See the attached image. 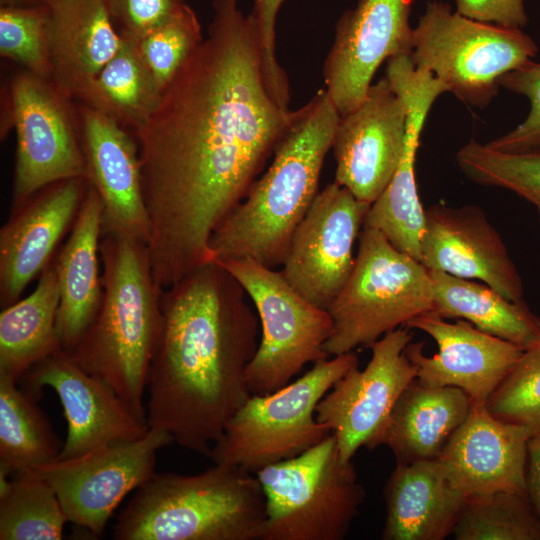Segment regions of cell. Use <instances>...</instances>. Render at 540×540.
<instances>
[{
  "instance_id": "cell-5",
  "label": "cell",
  "mask_w": 540,
  "mask_h": 540,
  "mask_svg": "<svg viewBox=\"0 0 540 540\" xmlns=\"http://www.w3.org/2000/svg\"><path fill=\"white\" fill-rule=\"evenodd\" d=\"M265 497L255 474L214 463L155 473L119 514L115 540H262Z\"/></svg>"
},
{
  "instance_id": "cell-30",
  "label": "cell",
  "mask_w": 540,
  "mask_h": 540,
  "mask_svg": "<svg viewBox=\"0 0 540 540\" xmlns=\"http://www.w3.org/2000/svg\"><path fill=\"white\" fill-rule=\"evenodd\" d=\"M115 56L101 69L79 99L123 128L133 131L156 109L162 90L140 55L135 42L122 37Z\"/></svg>"
},
{
  "instance_id": "cell-9",
  "label": "cell",
  "mask_w": 540,
  "mask_h": 540,
  "mask_svg": "<svg viewBox=\"0 0 540 540\" xmlns=\"http://www.w3.org/2000/svg\"><path fill=\"white\" fill-rule=\"evenodd\" d=\"M537 53V44L522 29L473 20L448 3L431 1L413 30L409 57L458 99L483 109L498 94L501 77Z\"/></svg>"
},
{
  "instance_id": "cell-18",
  "label": "cell",
  "mask_w": 540,
  "mask_h": 540,
  "mask_svg": "<svg viewBox=\"0 0 540 540\" xmlns=\"http://www.w3.org/2000/svg\"><path fill=\"white\" fill-rule=\"evenodd\" d=\"M386 78L407 104L406 138L398 168L385 190L370 205L363 226L380 231L395 248L421 262L425 209L415 177L416 153L433 103L449 89L431 73L415 68L409 55L389 59Z\"/></svg>"
},
{
  "instance_id": "cell-10",
  "label": "cell",
  "mask_w": 540,
  "mask_h": 540,
  "mask_svg": "<svg viewBox=\"0 0 540 540\" xmlns=\"http://www.w3.org/2000/svg\"><path fill=\"white\" fill-rule=\"evenodd\" d=\"M243 288L261 326L257 350L246 368L251 394L265 395L289 384L305 365L329 358V312L301 296L281 271L250 258L214 261Z\"/></svg>"
},
{
  "instance_id": "cell-23",
  "label": "cell",
  "mask_w": 540,
  "mask_h": 540,
  "mask_svg": "<svg viewBox=\"0 0 540 540\" xmlns=\"http://www.w3.org/2000/svg\"><path fill=\"white\" fill-rule=\"evenodd\" d=\"M81 118L87 181L103 205L102 235H122L147 245L151 223L136 140L115 120L89 106L81 109Z\"/></svg>"
},
{
  "instance_id": "cell-13",
  "label": "cell",
  "mask_w": 540,
  "mask_h": 540,
  "mask_svg": "<svg viewBox=\"0 0 540 540\" xmlns=\"http://www.w3.org/2000/svg\"><path fill=\"white\" fill-rule=\"evenodd\" d=\"M369 207L334 181L317 193L297 226L281 273L312 304L328 310L345 285Z\"/></svg>"
},
{
  "instance_id": "cell-17",
  "label": "cell",
  "mask_w": 540,
  "mask_h": 540,
  "mask_svg": "<svg viewBox=\"0 0 540 540\" xmlns=\"http://www.w3.org/2000/svg\"><path fill=\"white\" fill-rule=\"evenodd\" d=\"M35 398L43 388L57 394L67 422V436L58 459L80 456L98 447L143 436L140 421L115 390L89 374L64 350L30 368L20 380Z\"/></svg>"
},
{
  "instance_id": "cell-44",
  "label": "cell",
  "mask_w": 540,
  "mask_h": 540,
  "mask_svg": "<svg viewBox=\"0 0 540 540\" xmlns=\"http://www.w3.org/2000/svg\"><path fill=\"white\" fill-rule=\"evenodd\" d=\"M185 1V0H184Z\"/></svg>"
},
{
  "instance_id": "cell-35",
  "label": "cell",
  "mask_w": 540,
  "mask_h": 540,
  "mask_svg": "<svg viewBox=\"0 0 540 540\" xmlns=\"http://www.w3.org/2000/svg\"><path fill=\"white\" fill-rule=\"evenodd\" d=\"M49 26L48 3L28 6L2 5L1 55L22 64L29 73L47 81L51 76Z\"/></svg>"
},
{
  "instance_id": "cell-28",
  "label": "cell",
  "mask_w": 540,
  "mask_h": 540,
  "mask_svg": "<svg viewBox=\"0 0 540 540\" xmlns=\"http://www.w3.org/2000/svg\"><path fill=\"white\" fill-rule=\"evenodd\" d=\"M60 293L53 261L25 298L0 314V377L20 382L37 363L63 350L56 318Z\"/></svg>"
},
{
  "instance_id": "cell-21",
  "label": "cell",
  "mask_w": 540,
  "mask_h": 540,
  "mask_svg": "<svg viewBox=\"0 0 540 540\" xmlns=\"http://www.w3.org/2000/svg\"><path fill=\"white\" fill-rule=\"evenodd\" d=\"M421 263L428 270L481 280L511 301L523 300L521 276L500 234L478 206L427 208Z\"/></svg>"
},
{
  "instance_id": "cell-31",
  "label": "cell",
  "mask_w": 540,
  "mask_h": 540,
  "mask_svg": "<svg viewBox=\"0 0 540 540\" xmlns=\"http://www.w3.org/2000/svg\"><path fill=\"white\" fill-rule=\"evenodd\" d=\"M37 400L0 377V470L8 474L53 462L62 450Z\"/></svg>"
},
{
  "instance_id": "cell-14",
  "label": "cell",
  "mask_w": 540,
  "mask_h": 540,
  "mask_svg": "<svg viewBox=\"0 0 540 540\" xmlns=\"http://www.w3.org/2000/svg\"><path fill=\"white\" fill-rule=\"evenodd\" d=\"M62 99L52 85L29 72L18 75L11 85V115L17 133L12 207L52 183L87 180L83 151Z\"/></svg>"
},
{
  "instance_id": "cell-43",
  "label": "cell",
  "mask_w": 540,
  "mask_h": 540,
  "mask_svg": "<svg viewBox=\"0 0 540 540\" xmlns=\"http://www.w3.org/2000/svg\"><path fill=\"white\" fill-rule=\"evenodd\" d=\"M49 0H1L2 5H19L28 3L29 5H37L47 3Z\"/></svg>"
},
{
  "instance_id": "cell-33",
  "label": "cell",
  "mask_w": 540,
  "mask_h": 540,
  "mask_svg": "<svg viewBox=\"0 0 540 540\" xmlns=\"http://www.w3.org/2000/svg\"><path fill=\"white\" fill-rule=\"evenodd\" d=\"M456 540H540V518L527 496L507 491L465 497Z\"/></svg>"
},
{
  "instance_id": "cell-27",
  "label": "cell",
  "mask_w": 540,
  "mask_h": 540,
  "mask_svg": "<svg viewBox=\"0 0 540 540\" xmlns=\"http://www.w3.org/2000/svg\"><path fill=\"white\" fill-rule=\"evenodd\" d=\"M470 407L471 398L463 390L430 386L415 378L391 412L383 445L397 463L438 459Z\"/></svg>"
},
{
  "instance_id": "cell-22",
  "label": "cell",
  "mask_w": 540,
  "mask_h": 540,
  "mask_svg": "<svg viewBox=\"0 0 540 540\" xmlns=\"http://www.w3.org/2000/svg\"><path fill=\"white\" fill-rule=\"evenodd\" d=\"M533 433L494 417L485 404L471 400L465 421L437 460L464 497L499 491L526 496L528 441Z\"/></svg>"
},
{
  "instance_id": "cell-42",
  "label": "cell",
  "mask_w": 540,
  "mask_h": 540,
  "mask_svg": "<svg viewBox=\"0 0 540 540\" xmlns=\"http://www.w3.org/2000/svg\"><path fill=\"white\" fill-rule=\"evenodd\" d=\"M526 496L540 518V429L528 441Z\"/></svg>"
},
{
  "instance_id": "cell-34",
  "label": "cell",
  "mask_w": 540,
  "mask_h": 540,
  "mask_svg": "<svg viewBox=\"0 0 540 540\" xmlns=\"http://www.w3.org/2000/svg\"><path fill=\"white\" fill-rule=\"evenodd\" d=\"M455 160L469 180L509 190L529 202L540 222V151L508 153L471 140Z\"/></svg>"
},
{
  "instance_id": "cell-39",
  "label": "cell",
  "mask_w": 540,
  "mask_h": 540,
  "mask_svg": "<svg viewBox=\"0 0 540 540\" xmlns=\"http://www.w3.org/2000/svg\"><path fill=\"white\" fill-rule=\"evenodd\" d=\"M113 23L120 36L139 39L171 19L185 4L184 0H106Z\"/></svg>"
},
{
  "instance_id": "cell-12",
  "label": "cell",
  "mask_w": 540,
  "mask_h": 540,
  "mask_svg": "<svg viewBox=\"0 0 540 540\" xmlns=\"http://www.w3.org/2000/svg\"><path fill=\"white\" fill-rule=\"evenodd\" d=\"M174 442L149 427L138 439L110 443L33 469L55 491L68 522L101 536L122 500L156 473L157 453Z\"/></svg>"
},
{
  "instance_id": "cell-2",
  "label": "cell",
  "mask_w": 540,
  "mask_h": 540,
  "mask_svg": "<svg viewBox=\"0 0 540 540\" xmlns=\"http://www.w3.org/2000/svg\"><path fill=\"white\" fill-rule=\"evenodd\" d=\"M245 296L216 262L161 292L147 423L208 457L230 418L252 395L246 368L258 347L259 319Z\"/></svg>"
},
{
  "instance_id": "cell-32",
  "label": "cell",
  "mask_w": 540,
  "mask_h": 540,
  "mask_svg": "<svg viewBox=\"0 0 540 540\" xmlns=\"http://www.w3.org/2000/svg\"><path fill=\"white\" fill-rule=\"evenodd\" d=\"M0 470V539L59 540L68 522L49 483L33 469Z\"/></svg>"
},
{
  "instance_id": "cell-20",
  "label": "cell",
  "mask_w": 540,
  "mask_h": 540,
  "mask_svg": "<svg viewBox=\"0 0 540 540\" xmlns=\"http://www.w3.org/2000/svg\"><path fill=\"white\" fill-rule=\"evenodd\" d=\"M88 181L72 178L52 183L12 207L0 229V305L17 302L25 288L52 262L71 230L86 195Z\"/></svg>"
},
{
  "instance_id": "cell-24",
  "label": "cell",
  "mask_w": 540,
  "mask_h": 540,
  "mask_svg": "<svg viewBox=\"0 0 540 540\" xmlns=\"http://www.w3.org/2000/svg\"><path fill=\"white\" fill-rule=\"evenodd\" d=\"M52 86L65 99L79 98L115 56L122 38L106 0H49Z\"/></svg>"
},
{
  "instance_id": "cell-4",
  "label": "cell",
  "mask_w": 540,
  "mask_h": 540,
  "mask_svg": "<svg viewBox=\"0 0 540 540\" xmlns=\"http://www.w3.org/2000/svg\"><path fill=\"white\" fill-rule=\"evenodd\" d=\"M99 250L101 306L70 354L86 372L108 383L134 415L147 423L144 395L160 328L162 289L153 279L145 243L106 234Z\"/></svg>"
},
{
  "instance_id": "cell-29",
  "label": "cell",
  "mask_w": 540,
  "mask_h": 540,
  "mask_svg": "<svg viewBox=\"0 0 540 540\" xmlns=\"http://www.w3.org/2000/svg\"><path fill=\"white\" fill-rule=\"evenodd\" d=\"M438 316L463 319L477 329L523 350L540 343V318L521 301H511L492 287L448 273L429 270Z\"/></svg>"
},
{
  "instance_id": "cell-26",
  "label": "cell",
  "mask_w": 540,
  "mask_h": 540,
  "mask_svg": "<svg viewBox=\"0 0 540 540\" xmlns=\"http://www.w3.org/2000/svg\"><path fill=\"white\" fill-rule=\"evenodd\" d=\"M383 496V540H442L452 534L465 499L437 459L397 463Z\"/></svg>"
},
{
  "instance_id": "cell-15",
  "label": "cell",
  "mask_w": 540,
  "mask_h": 540,
  "mask_svg": "<svg viewBox=\"0 0 540 540\" xmlns=\"http://www.w3.org/2000/svg\"><path fill=\"white\" fill-rule=\"evenodd\" d=\"M412 2L359 0L340 17L323 76L325 90L341 116L363 102L382 62L410 55Z\"/></svg>"
},
{
  "instance_id": "cell-6",
  "label": "cell",
  "mask_w": 540,
  "mask_h": 540,
  "mask_svg": "<svg viewBox=\"0 0 540 540\" xmlns=\"http://www.w3.org/2000/svg\"><path fill=\"white\" fill-rule=\"evenodd\" d=\"M353 269L328 312L330 356L370 347L386 333L434 309L429 270L378 230L362 227Z\"/></svg>"
},
{
  "instance_id": "cell-8",
  "label": "cell",
  "mask_w": 540,
  "mask_h": 540,
  "mask_svg": "<svg viewBox=\"0 0 540 540\" xmlns=\"http://www.w3.org/2000/svg\"><path fill=\"white\" fill-rule=\"evenodd\" d=\"M255 475L265 497L262 540H342L366 497L332 433Z\"/></svg>"
},
{
  "instance_id": "cell-7",
  "label": "cell",
  "mask_w": 540,
  "mask_h": 540,
  "mask_svg": "<svg viewBox=\"0 0 540 540\" xmlns=\"http://www.w3.org/2000/svg\"><path fill=\"white\" fill-rule=\"evenodd\" d=\"M358 363L353 351L335 355L313 363L305 374L272 393L252 394L230 418L209 457L255 474L315 446L331 434L316 419L317 404Z\"/></svg>"
},
{
  "instance_id": "cell-41",
  "label": "cell",
  "mask_w": 540,
  "mask_h": 540,
  "mask_svg": "<svg viewBox=\"0 0 540 540\" xmlns=\"http://www.w3.org/2000/svg\"><path fill=\"white\" fill-rule=\"evenodd\" d=\"M526 0H455L456 11L470 19L507 28L523 29L528 24Z\"/></svg>"
},
{
  "instance_id": "cell-11",
  "label": "cell",
  "mask_w": 540,
  "mask_h": 540,
  "mask_svg": "<svg viewBox=\"0 0 540 540\" xmlns=\"http://www.w3.org/2000/svg\"><path fill=\"white\" fill-rule=\"evenodd\" d=\"M412 338L405 326L386 333L370 345L366 367L350 369L317 404L316 419L335 436L343 463L352 462L362 447L383 445L391 412L417 377V368L405 354Z\"/></svg>"
},
{
  "instance_id": "cell-19",
  "label": "cell",
  "mask_w": 540,
  "mask_h": 540,
  "mask_svg": "<svg viewBox=\"0 0 540 540\" xmlns=\"http://www.w3.org/2000/svg\"><path fill=\"white\" fill-rule=\"evenodd\" d=\"M405 327L425 332L438 346V353L431 357L423 353V342L411 341L405 347L420 382L457 387L472 401L485 405L524 351L466 320L450 323L434 312L412 319Z\"/></svg>"
},
{
  "instance_id": "cell-25",
  "label": "cell",
  "mask_w": 540,
  "mask_h": 540,
  "mask_svg": "<svg viewBox=\"0 0 540 540\" xmlns=\"http://www.w3.org/2000/svg\"><path fill=\"white\" fill-rule=\"evenodd\" d=\"M102 215L100 196L89 184L69 237L53 261L60 293L56 330L62 349L69 353L96 318L102 302Z\"/></svg>"
},
{
  "instance_id": "cell-38",
  "label": "cell",
  "mask_w": 540,
  "mask_h": 540,
  "mask_svg": "<svg viewBox=\"0 0 540 540\" xmlns=\"http://www.w3.org/2000/svg\"><path fill=\"white\" fill-rule=\"evenodd\" d=\"M500 87L528 99L526 118L506 134L486 143L492 149L508 153L540 151V63L533 60L505 74Z\"/></svg>"
},
{
  "instance_id": "cell-1",
  "label": "cell",
  "mask_w": 540,
  "mask_h": 540,
  "mask_svg": "<svg viewBox=\"0 0 540 540\" xmlns=\"http://www.w3.org/2000/svg\"><path fill=\"white\" fill-rule=\"evenodd\" d=\"M208 35L134 130L151 223L153 279L165 289L213 262L209 242L243 201L299 109L268 87L257 22L213 0Z\"/></svg>"
},
{
  "instance_id": "cell-40",
  "label": "cell",
  "mask_w": 540,
  "mask_h": 540,
  "mask_svg": "<svg viewBox=\"0 0 540 540\" xmlns=\"http://www.w3.org/2000/svg\"><path fill=\"white\" fill-rule=\"evenodd\" d=\"M252 15L255 17L263 56V65L269 89L280 104L288 107L289 85L275 50V26L279 9L284 0H253Z\"/></svg>"
},
{
  "instance_id": "cell-37",
  "label": "cell",
  "mask_w": 540,
  "mask_h": 540,
  "mask_svg": "<svg viewBox=\"0 0 540 540\" xmlns=\"http://www.w3.org/2000/svg\"><path fill=\"white\" fill-rule=\"evenodd\" d=\"M486 408L502 421L540 429V343L523 351Z\"/></svg>"
},
{
  "instance_id": "cell-36",
  "label": "cell",
  "mask_w": 540,
  "mask_h": 540,
  "mask_svg": "<svg viewBox=\"0 0 540 540\" xmlns=\"http://www.w3.org/2000/svg\"><path fill=\"white\" fill-rule=\"evenodd\" d=\"M133 41L163 92L203 39L195 12L184 4L167 22Z\"/></svg>"
},
{
  "instance_id": "cell-16",
  "label": "cell",
  "mask_w": 540,
  "mask_h": 540,
  "mask_svg": "<svg viewBox=\"0 0 540 540\" xmlns=\"http://www.w3.org/2000/svg\"><path fill=\"white\" fill-rule=\"evenodd\" d=\"M408 108L387 78L372 84L363 102L340 116L332 148L335 182L371 205L394 176L404 149Z\"/></svg>"
},
{
  "instance_id": "cell-3",
  "label": "cell",
  "mask_w": 540,
  "mask_h": 540,
  "mask_svg": "<svg viewBox=\"0 0 540 540\" xmlns=\"http://www.w3.org/2000/svg\"><path fill=\"white\" fill-rule=\"evenodd\" d=\"M340 116L325 89L299 109L268 170L212 234L213 262L250 258L270 268L283 265L293 234L318 193Z\"/></svg>"
}]
</instances>
